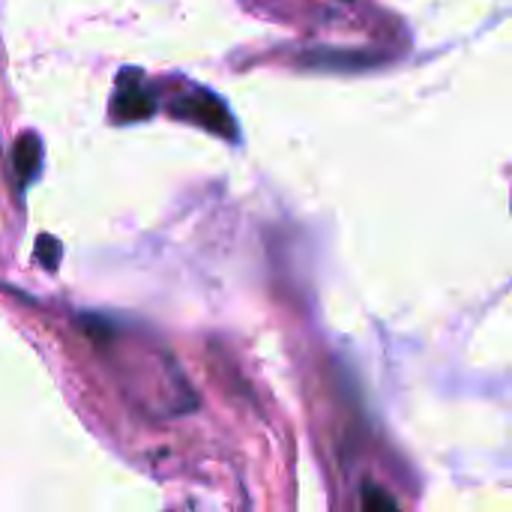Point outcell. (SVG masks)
<instances>
[{"instance_id": "1", "label": "cell", "mask_w": 512, "mask_h": 512, "mask_svg": "<svg viewBox=\"0 0 512 512\" xmlns=\"http://www.w3.org/2000/svg\"><path fill=\"white\" fill-rule=\"evenodd\" d=\"M171 114L180 117V120H189L195 126H204V129H210V132H216L222 138H237V123H234L231 111L210 90L189 87L183 96H177L171 102Z\"/></svg>"}, {"instance_id": "3", "label": "cell", "mask_w": 512, "mask_h": 512, "mask_svg": "<svg viewBox=\"0 0 512 512\" xmlns=\"http://www.w3.org/2000/svg\"><path fill=\"white\" fill-rule=\"evenodd\" d=\"M39 165H42V141L33 132H27L12 147V171L18 186H27L39 174Z\"/></svg>"}, {"instance_id": "2", "label": "cell", "mask_w": 512, "mask_h": 512, "mask_svg": "<svg viewBox=\"0 0 512 512\" xmlns=\"http://www.w3.org/2000/svg\"><path fill=\"white\" fill-rule=\"evenodd\" d=\"M156 111V93L141 81V72H123L111 99V117L117 123H135Z\"/></svg>"}, {"instance_id": "4", "label": "cell", "mask_w": 512, "mask_h": 512, "mask_svg": "<svg viewBox=\"0 0 512 512\" xmlns=\"http://www.w3.org/2000/svg\"><path fill=\"white\" fill-rule=\"evenodd\" d=\"M363 507H369V510H375V507L396 510L399 504H396V498H387V495H369V492H366V498H363Z\"/></svg>"}]
</instances>
